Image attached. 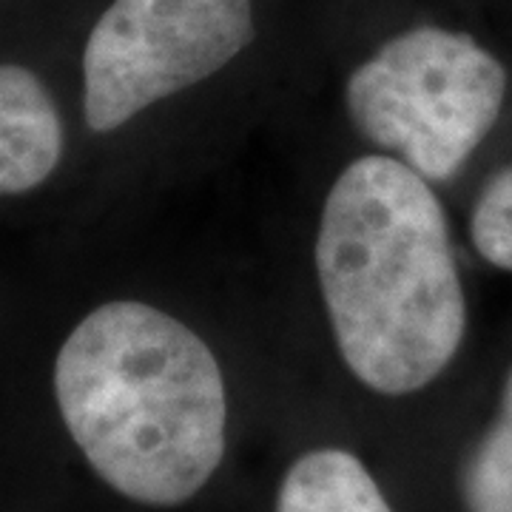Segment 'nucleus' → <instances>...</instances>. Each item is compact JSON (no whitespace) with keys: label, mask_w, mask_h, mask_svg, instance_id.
Returning a JSON list of instances; mask_svg holds the SVG:
<instances>
[{"label":"nucleus","mask_w":512,"mask_h":512,"mask_svg":"<svg viewBox=\"0 0 512 512\" xmlns=\"http://www.w3.org/2000/svg\"><path fill=\"white\" fill-rule=\"evenodd\" d=\"M63 427L109 490L174 510L220 473L228 387L197 330L137 299L89 311L52 370Z\"/></svg>","instance_id":"obj_1"},{"label":"nucleus","mask_w":512,"mask_h":512,"mask_svg":"<svg viewBox=\"0 0 512 512\" xmlns=\"http://www.w3.org/2000/svg\"><path fill=\"white\" fill-rule=\"evenodd\" d=\"M330 333L350 376L410 396L456 359L467 296L436 191L390 154L345 165L330 185L316 248Z\"/></svg>","instance_id":"obj_2"},{"label":"nucleus","mask_w":512,"mask_h":512,"mask_svg":"<svg viewBox=\"0 0 512 512\" xmlns=\"http://www.w3.org/2000/svg\"><path fill=\"white\" fill-rule=\"evenodd\" d=\"M507 69L476 37L416 26L390 37L348 74L356 131L427 183L456 177L493 131Z\"/></svg>","instance_id":"obj_3"},{"label":"nucleus","mask_w":512,"mask_h":512,"mask_svg":"<svg viewBox=\"0 0 512 512\" xmlns=\"http://www.w3.org/2000/svg\"><path fill=\"white\" fill-rule=\"evenodd\" d=\"M254 35V0H114L83 49L86 126L123 128L222 72Z\"/></svg>","instance_id":"obj_4"},{"label":"nucleus","mask_w":512,"mask_h":512,"mask_svg":"<svg viewBox=\"0 0 512 512\" xmlns=\"http://www.w3.org/2000/svg\"><path fill=\"white\" fill-rule=\"evenodd\" d=\"M63 117L32 69L0 63V197L46 183L63 160Z\"/></svg>","instance_id":"obj_5"},{"label":"nucleus","mask_w":512,"mask_h":512,"mask_svg":"<svg viewBox=\"0 0 512 512\" xmlns=\"http://www.w3.org/2000/svg\"><path fill=\"white\" fill-rule=\"evenodd\" d=\"M274 512H396L362 458L345 447H313L276 487Z\"/></svg>","instance_id":"obj_6"},{"label":"nucleus","mask_w":512,"mask_h":512,"mask_svg":"<svg viewBox=\"0 0 512 512\" xmlns=\"http://www.w3.org/2000/svg\"><path fill=\"white\" fill-rule=\"evenodd\" d=\"M461 498L467 512H512V367L495 421L464 464Z\"/></svg>","instance_id":"obj_7"},{"label":"nucleus","mask_w":512,"mask_h":512,"mask_svg":"<svg viewBox=\"0 0 512 512\" xmlns=\"http://www.w3.org/2000/svg\"><path fill=\"white\" fill-rule=\"evenodd\" d=\"M470 237L490 265L512 274V165L498 171L478 194Z\"/></svg>","instance_id":"obj_8"}]
</instances>
